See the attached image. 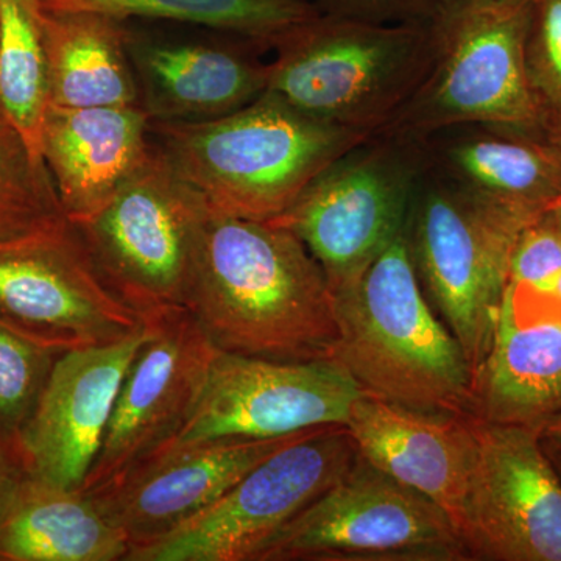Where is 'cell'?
I'll list each match as a JSON object with an SVG mask.
<instances>
[{"mask_svg":"<svg viewBox=\"0 0 561 561\" xmlns=\"http://www.w3.org/2000/svg\"><path fill=\"white\" fill-rule=\"evenodd\" d=\"M24 476L20 457L0 438V512L3 511Z\"/></svg>","mask_w":561,"mask_h":561,"instance_id":"obj_31","label":"cell"},{"mask_svg":"<svg viewBox=\"0 0 561 561\" xmlns=\"http://www.w3.org/2000/svg\"><path fill=\"white\" fill-rule=\"evenodd\" d=\"M44 10H80L122 21H164L238 36L273 50L298 25L319 16L313 0H36Z\"/></svg>","mask_w":561,"mask_h":561,"instance_id":"obj_24","label":"cell"},{"mask_svg":"<svg viewBox=\"0 0 561 561\" xmlns=\"http://www.w3.org/2000/svg\"><path fill=\"white\" fill-rule=\"evenodd\" d=\"M51 105L62 108L139 106L125 44L127 21L80 10H44Z\"/></svg>","mask_w":561,"mask_h":561,"instance_id":"obj_23","label":"cell"},{"mask_svg":"<svg viewBox=\"0 0 561 561\" xmlns=\"http://www.w3.org/2000/svg\"><path fill=\"white\" fill-rule=\"evenodd\" d=\"M51 105L49 60L36 0H0V116L41 157Z\"/></svg>","mask_w":561,"mask_h":561,"instance_id":"obj_25","label":"cell"},{"mask_svg":"<svg viewBox=\"0 0 561 561\" xmlns=\"http://www.w3.org/2000/svg\"><path fill=\"white\" fill-rule=\"evenodd\" d=\"M61 217L66 216L43 158L0 116V239Z\"/></svg>","mask_w":561,"mask_h":561,"instance_id":"obj_26","label":"cell"},{"mask_svg":"<svg viewBox=\"0 0 561 561\" xmlns=\"http://www.w3.org/2000/svg\"><path fill=\"white\" fill-rule=\"evenodd\" d=\"M321 13L371 24L432 20L449 0H313Z\"/></svg>","mask_w":561,"mask_h":561,"instance_id":"obj_30","label":"cell"},{"mask_svg":"<svg viewBox=\"0 0 561 561\" xmlns=\"http://www.w3.org/2000/svg\"><path fill=\"white\" fill-rule=\"evenodd\" d=\"M530 3L449 0L434 18V61L411 101L378 135L419 142L463 124L540 130L524 44Z\"/></svg>","mask_w":561,"mask_h":561,"instance_id":"obj_5","label":"cell"},{"mask_svg":"<svg viewBox=\"0 0 561 561\" xmlns=\"http://www.w3.org/2000/svg\"><path fill=\"white\" fill-rule=\"evenodd\" d=\"M360 394L348 373L332 360L276 362L217 351L201 400L168 445L278 438L346 424Z\"/></svg>","mask_w":561,"mask_h":561,"instance_id":"obj_13","label":"cell"},{"mask_svg":"<svg viewBox=\"0 0 561 561\" xmlns=\"http://www.w3.org/2000/svg\"><path fill=\"white\" fill-rule=\"evenodd\" d=\"M114 402L113 413L81 493L99 489L171 443L201 400L216 346L190 311L150 321Z\"/></svg>","mask_w":561,"mask_h":561,"instance_id":"obj_14","label":"cell"},{"mask_svg":"<svg viewBox=\"0 0 561 561\" xmlns=\"http://www.w3.org/2000/svg\"><path fill=\"white\" fill-rule=\"evenodd\" d=\"M209 206L151 139L149 154L98 213L72 221L108 289L144 323L187 311Z\"/></svg>","mask_w":561,"mask_h":561,"instance_id":"obj_6","label":"cell"},{"mask_svg":"<svg viewBox=\"0 0 561 561\" xmlns=\"http://www.w3.org/2000/svg\"><path fill=\"white\" fill-rule=\"evenodd\" d=\"M542 446H545L546 453H548L549 459H551L552 465L556 467V470L559 472L561 479V446L559 443L549 440V438L546 437Z\"/></svg>","mask_w":561,"mask_h":561,"instance_id":"obj_34","label":"cell"},{"mask_svg":"<svg viewBox=\"0 0 561 561\" xmlns=\"http://www.w3.org/2000/svg\"><path fill=\"white\" fill-rule=\"evenodd\" d=\"M0 320L61 351L121 341L144 324L103 283L68 217L0 239Z\"/></svg>","mask_w":561,"mask_h":561,"instance_id":"obj_11","label":"cell"},{"mask_svg":"<svg viewBox=\"0 0 561 561\" xmlns=\"http://www.w3.org/2000/svg\"><path fill=\"white\" fill-rule=\"evenodd\" d=\"M345 426L360 457L437 504L463 531L478 456L472 416L412 411L362 393Z\"/></svg>","mask_w":561,"mask_h":561,"instance_id":"obj_18","label":"cell"},{"mask_svg":"<svg viewBox=\"0 0 561 561\" xmlns=\"http://www.w3.org/2000/svg\"><path fill=\"white\" fill-rule=\"evenodd\" d=\"M415 144L424 168L472 201L526 224L561 197L560 164L540 130L463 124Z\"/></svg>","mask_w":561,"mask_h":561,"instance_id":"obj_20","label":"cell"},{"mask_svg":"<svg viewBox=\"0 0 561 561\" xmlns=\"http://www.w3.org/2000/svg\"><path fill=\"white\" fill-rule=\"evenodd\" d=\"M561 272V228L549 209L519 231L511 256V283L542 291Z\"/></svg>","mask_w":561,"mask_h":561,"instance_id":"obj_29","label":"cell"},{"mask_svg":"<svg viewBox=\"0 0 561 561\" xmlns=\"http://www.w3.org/2000/svg\"><path fill=\"white\" fill-rule=\"evenodd\" d=\"M150 324L105 345L62 351L16 454L36 481L80 491L101 451L114 402Z\"/></svg>","mask_w":561,"mask_h":561,"instance_id":"obj_17","label":"cell"},{"mask_svg":"<svg viewBox=\"0 0 561 561\" xmlns=\"http://www.w3.org/2000/svg\"><path fill=\"white\" fill-rule=\"evenodd\" d=\"M541 294L551 295V297L557 298L561 302V272Z\"/></svg>","mask_w":561,"mask_h":561,"instance_id":"obj_35","label":"cell"},{"mask_svg":"<svg viewBox=\"0 0 561 561\" xmlns=\"http://www.w3.org/2000/svg\"><path fill=\"white\" fill-rule=\"evenodd\" d=\"M125 44L139 106L158 124L219 119L267 90L264 47L227 33H179L127 21Z\"/></svg>","mask_w":561,"mask_h":561,"instance_id":"obj_15","label":"cell"},{"mask_svg":"<svg viewBox=\"0 0 561 561\" xmlns=\"http://www.w3.org/2000/svg\"><path fill=\"white\" fill-rule=\"evenodd\" d=\"M130 549L88 494L27 474L0 512V561H125Z\"/></svg>","mask_w":561,"mask_h":561,"instance_id":"obj_22","label":"cell"},{"mask_svg":"<svg viewBox=\"0 0 561 561\" xmlns=\"http://www.w3.org/2000/svg\"><path fill=\"white\" fill-rule=\"evenodd\" d=\"M463 538L472 560L561 561V479L538 427L472 416Z\"/></svg>","mask_w":561,"mask_h":561,"instance_id":"obj_12","label":"cell"},{"mask_svg":"<svg viewBox=\"0 0 561 561\" xmlns=\"http://www.w3.org/2000/svg\"><path fill=\"white\" fill-rule=\"evenodd\" d=\"M187 311L221 353L257 359L331 360L341 335L327 276L289 228L213 209Z\"/></svg>","mask_w":561,"mask_h":561,"instance_id":"obj_1","label":"cell"},{"mask_svg":"<svg viewBox=\"0 0 561 561\" xmlns=\"http://www.w3.org/2000/svg\"><path fill=\"white\" fill-rule=\"evenodd\" d=\"M549 213L552 214L553 219H556L557 224H559V227L561 228V197L559 201L553 203L551 208H549Z\"/></svg>","mask_w":561,"mask_h":561,"instance_id":"obj_36","label":"cell"},{"mask_svg":"<svg viewBox=\"0 0 561 561\" xmlns=\"http://www.w3.org/2000/svg\"><path fill=\"white\" fill-rule=\"evenodd\" d=\"M542 437L549 438V440L559 443L561 446V412L552 416L551 420L546 421L541 426Z\"/></svg>","mask_w":561,"mask_h":561,"instance_id":"obj_33","label":"cell"},{"mask_svg":"<svg viewBox=\"0 0 561 561\" xmlns=\"http://www.w3.org/2000/svg\"><path fill=\"white\" fill-rule=\"evenodd\" d=\"M524 60L542 122L561 116V0L530 3Z\"/></svg>","mask_w":561,"mask_h":561,"instance_id":"obj_28","label":"cell"},{"mask_svg":"<svg viewBox=\"0 0 561 561\" xmlns=\"http://www.w3.org/2000/svg\"><path fill=\"white\" fill-rule=\"evenodd\" d=\"M61 353L0 320V438L14 453Z\"/></svg>","mask_w":561,"mask_h":561,"instance_id":"obj_27","label":"cell"},{"mask_svg":"<svg viewBox=\"0 0 561 561\" xmlns=\"http://www.w3.org/2000/svg\"><path fill=\"white\" fill-rule=\"evenodd\" d=\"M526 225L472 201L421 164L408 217L409 251L421 289L459 341L472 375L493 342L513 245Z\"/></svg>","mask_w":561,"mask_h":561,"instance_id":"obj_7","label":"cell"},{"mask_svg":"<svg viewBox=\"0 0 561 561\" xmlns=\"http://www.w3.org/2000/svg\"><path fill=\"white\" fill-rule=\"evenodd\" d=\"M540 131L542 139L548 142L553 154H556L561 169V116L542 122Z\"/></svg>","mask_w":561,"mask_h":561,"instance_id":"obj_32","label":"cell"},{"mask_svg":"<svg viewBox=\"0 0 561 561\" xmlns=\"http://www.w3.org/2000/svg\"><path fill=\"white\" fill-rule=\"evenodd\" d=\"M468 561L451 518L419 491L357 456L256 561Z\"/></svg>","mask_w":561,"mask_h":561,"instance_id":"obj_9","label":"cell"},{"mask_svg":"<svg viewBox=\"0 0 561 561\" xmlns=\"http://www.w3.org/2000/svg\"><path fill=\"white\" fill-rule=\"evenodd\" d=\"M334 300L341 335L331 360L362 393L412 411L472 416L474 375L421 289L408 224Z\"/></svg>","mask_w":561,"mask_h":561,"instance_id":"obj_2","label":"cell"},{"mask_svg":"<svg viewBox=\"0 0 561 561\" xmlns=\"http://www.w3.org/2000/svg\"><path fill=\"white\" fill-rule=\"evenodd\" d=\"M150 133L210 209L260 221L286 213L320 172L371 138L308 116L271 92L219 119L150 122Z\"/></svg>","mask_w":561,"mask_h":561,"instance_id":"obj_3","label":"cell"},{"mask_svg":"<svg viewBox=\"0 0 561 561\" xmlns=\"http://www.w3.org/2000/svg\"><path fill=\"white\" fill-rule=\"evenodd\" d=\"M472 416L541 430L561 412V302L508 284L493 342L472 381Z\"/></svg>","mask_w":561,"mask_h":561,"instance_id":"obj_19","label":"cell"},{"mask_svg":"<svg viewBox=\"0 0 561 561\" xmlns=\"http://www.w3.org/2000/svg\"><path fill=\"white\" fill-rule=\"evenodd\" d=\"M507 2L531 3V2H534V0H507Z\"/></svg>","mask_w":561,"mask_h":561,"instance_id":"obj_37","label":"cell"},{"mask_svg":"<svg viewBox=\"0 0 561 561\" xmlns=\"http://www.w3.org/2000/svg\"><path fill=\"white\" fill-rule=\"evenodd\" d=\"M150 147V119L138 105H50L41 135V157L70 221L103 208L142 164Z\"/></svg>","mask_w":561,"mask_h":561,"instance_id":"obj_21","label":"cell"},{"mask_svg":"<svg viewBox=\"0 0 561 561\" xmlns=\"http://www.w3.org/2000/svg\"><path fill=\"white\" fill-rule=\"evenodd\" d=\"M420 169L415 142L371 136L328 165L271 221L305 243L332 294H341L404 230Z\"/></svg>","mask_w":561,"mask_h":561,"instance_id":"obj_8","label":"cell"},{"mask_svg":"<svg viewBox=\"0 0 561 561\" xmlns=\"http://www.w3.org/2000/svg\"><path fill=\"white\" fill-rule=\"evenodd\" d=\"M345 424L317 427L257 465L179 527L133 546L125 561H256L284 527L356 461Z\"/></svg>","mask_w":561,"mask_h":561,"instance_id":"obj_10","label":"cell"},{"mask_svg":"<svg viewBox=\"0 0 561 561\" xmlns=\"http://www.w3.org/2000/svg\"><path fill=\"white\" fill-rule=\"evenodd\" d=\"M312 431L278 438H216L165 445L83 494L127 535L133 548L187 522L262 461Z\"/></svg>","mask_w":561,"mask_h":561,"instance_id":"obj_16","label":"cell"},{"mask_svg":"<svg viewBox=\"0 0 561 561\" xmlns=\"http://www.w3.org/2000/svg\"><path fill=\"white\" fill-rule=\"evenodd\" d=\"M267 90L316 119L375 136L434 61L431 21L371 24L320 13L273 47Z\"/></svg>","mask_w":561,"mask_h":561,"instance_id":"obj_4","label":"cell"}]
</instances>
